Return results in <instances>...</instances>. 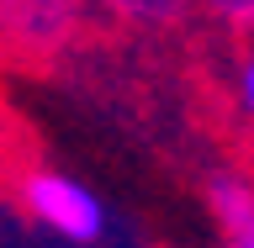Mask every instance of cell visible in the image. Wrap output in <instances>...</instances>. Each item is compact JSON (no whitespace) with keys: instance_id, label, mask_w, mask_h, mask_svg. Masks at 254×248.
Returning <instances> with one entry per match:
<instances>
[{"instance_id":"obj_4","label":"cell","mask_w":254,"mask_h":248,"mask_svg":"<svg viewBox=\"0 0 254 248\" xmlns=\"http://www.w3.org/2000/svg\"><path fill=\"white\" fill-rule=\"evenodd\" d=\"M90 5H101L106 16H117L127 27H175L196 0H90Z\"/></svg>"},{"instance_id":"obj_3","label":"cell","mask_w":254,"mask_h":248,"mask_svg":"<svg viewBox=\"0 0 254 248\" xmlns=\"http://www.w3.org/2000/svg\"><path fill=\"white\" fill-rule=\"evenodd\" d=\"M206 211L222 233V248H254V174H238V169L212 174Z\"/></svg>"},{"instance_id":"obj_6","label":"cell","mask_w":254,"mask_h":248,"mask_svg":"<svg viewBox=\"0 0 254 248\" xmlns=\"http://www.w3.org/2000/svg\"><path fill=\"white\" fill-rule=\"evenodd\" d=\"M217 27H228L233 37H244V43H254V0H196Z\"/></svg>"},{"instance_id":"obj_5","label":"cell","mask_w":254,"mask_h":248,"mask_svg":"<svg viewBox=\"0 0 254 248\" xmlns=\"http://www.w3.org/2000/svg\"><path fill=\"white\" fill-rule=\"evenodd\" d=\"M228 100H233V122L244 127V138L254 148V43L238 48L233 74H228Z\"/></svg>"},{"instance_id":"obj_2","label":"cell","mask_w":254,"mask_h":248,"mask_svg":"<svg viewBox=\"0 0 254 248\" xmlns=\"http://www.w3.org/2000/svg\"><path fill=\"white\" fill-rule=\"evenodd\" d=\"M90 0H0V58L53 63L79 43Z\"/></svg>"},{"instance_id":"obj_1","label":"cell","mask_w":254,"mask_h":248,"mask_svg":"<svg viewBox=\"0 0 254 248\" xmlns=\"http://www.w3.org/2000/svg\"><path fill=\"white\" fill-rule=\"evenodd\" d=\"M21 211H27L43 233L64 238L69 248H95L106 238L111 217H106V201L95 196L90 185H79L74 174H59V169H32L21 174Z\"/></svg>"}]
</instances>
